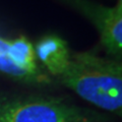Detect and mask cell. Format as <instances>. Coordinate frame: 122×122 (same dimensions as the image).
I'll return each instance as SVG.
<instances>
[{
	"label": "cell",
	"mask_w": 122,
	"mask_h": 122,
	"mask_svg": "<svg viewBox=\"0 0 122 122\" xmlns=\"http://www.w3.org/2000/svg\"><path fill=\"white\" fill-rule=\"evenodd\" d=\"M57 78L82 100L121 115L122 64L119 60L91 52L73 53L65 70Z\"/></svg>",
	"instance_id": "1"
},
{
	"label": "cell",
	"mask_w": 122,
	"mask_h": 122,
	"mask_svg": "<svg viewBox=\"0 0 122 122\" xmlns=\"http://www.w3.org/2000/svg\"><path fill=\"white\" fill-rule=\"evenodd\" d=\"M0 72L18 81L32 83L25 72L15 65L11 56V40L0 37Z\"/></svg>",
	"instance_id": "4"
},
{
	"label": "cell",
	"mask_w": 122,
	"mask_h": 122,
	"mask_svg": "<svg viewBox=\"0 0 122 122\" xmlns=\"http://www.w3.org/2000/svg\"><path fill=\"white\" fill-rule=\"evenodd\" d=\"M34 48L37 60L43 64L46 70L56 77L65 70L69 63L71 53L68 45L58 36H45Z\"/></svg>",
	"instance_id": "3"
},
{
	"label": "cell",
	"mask_w": 122,
	"mask_h": 122,
	"mask_svg": "<svg viewBox=\"0 0 122 122\" xmlns=\"http://www.w3.org/2000/svg\"><path fill=\"white\" fill-rule=\"evenodd\" d=\"M0 122H106V117L58 97L0 94Z\"/></svg>",
	"instance_id": "2"
}]
</instances>
